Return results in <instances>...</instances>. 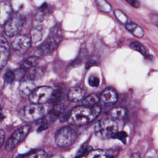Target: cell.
<instances>
[{
	"label": "cell",
	"mask_w": 158,
	"mask_h": 158,
	"mask_svg": "<svg viewBox=\"0 0 158 158\" xmlns=\"http://www.w3.org/2000/svg\"><path fill=\"white\" fill-rule=\"evenodd\" d=\"M88 83L92 87H98L99 85V79L96 76H91L88 79Z\"/></svg>",
	"instance_id": "cell-30"
},
{
	"label": "cell",
	"mask_w": 158,
	"mask_h": 158,
	"mask_svg": "<svg viewBox=\"0 0 158 158\" xmlns=\"http://www.w3.org/2000/svg\"><path fill=\"white\" fill-rule=\"evenodd\" d=\"M5 139V133L3 130H0V149L2 146Z\"/></svg>",
	"instance_id": "cell-34"
},
{
	"label": "cell",
	"mask_w": 158,
	"mask_h": 158,
	"mask_svg": "<svg viewBox=\"0 0 158 158\" xmlns=\"http://www.w3.org/2000/svg\"><path fill=\"white\" fill-rule=\"evenodd\" d=\"M4 80L6 83L11 84L15 81V75L14 71L11 70H7L4 75Z\"/></svg>",
	"instance_id": "cell-27"
},
{
	"label": "cell",
	"mask_w": 158,
	"mask_h": 158,
	"mask_svg": "<svg viewBox=\"0 0 158 158\" xmlns=\"http://www.w3.org/2000/svg\"><path fill=\"white\" fill-rule=\"evenodd\" d=\"M99 101V96L96 94H91L88 95L82 101V104L86 106H93L94 104L98 103Z\"/></svg>",
	"instance_id": "cell-21"
},
{
	"label": "cell",
	"mask_w": 158,
	"mask_h": 158,
	"mask_svg": "<svg viewBox=\"0 0 158 158\" xmlns=\"http://www.w3.org/2000/svg\"><path fill=\"white\" fill-rule=\"evenodd\" d=\"M10 54V47L7 39L0 35V70L2 69L7 63Z\"/></svg>",
	"instance_id": "cell-11"
},
{
	"label": "cell",
	"mask_w": 158,
	"mask_h": 158,
	"mask_svg": "<svg viewBox=\"0 0 158 158\" xmlns=\"http://www.w3.org/2000/svg\"><path fill=\"white\" fill-rule=\"evenodd\" d=\"M77 139L75 131L70 127H64L56 133L55 141L60 147H67L73 144Z\"/></svg>",
	"instance_id": "cell-5"
},
{
	"label": "cell",
	"mask_w": 158,
	"mask_h": 158,
	"mask_svg": "<svg viewBox=\"0 0 158 158\" xmlns=\"http://www.w3.org/2000/svg\"><path fill=\"white\" fill-rule=\"evenodd\" d=\"M98 9L105 13H109L111 10V6L106 0H95Z\"/></svg>",
	"instance_id": "cell-22"
},
{
	"label": "cell",
	"mask_w": 158,
	"mask_h": 158,
	"mask_svg": "<svg viewBox=\"0 0 158 158\" xmlns=\"http://www.w3.org/2000/svg\"><path fill=\"white\" fill-rule=\"evenodd\" d=\"M61 40L62 35L59 28L54 27L51 30L48 38L38 48V54L43 56L51 54L57 48Z\"/></svg>",
	"instance_id": "cell-2"
},
{
	"label": "cell",
	"mask_w": 158,
	"mask_h": 158,
	"mask_svg": "<svg viewBox=\"0 0 158 158\" xmlns=\"http://www.w3.org/2000/svg\"><path fill=\"white\" fill-rule=\"evenodd\" d=\"M25 157H46L47 156V153L43 149H35L33 150L32 152H28L27 155H24Z\"/></svg>",
	"instance_id": "cell-25"
},
{
	"label": "cell",
	"mask_w": 158,
	"mask_h": 158,
	"mask_svg": "<svg viewBox=\"0 0 158 158\" xmlns=\"http://www.w3.org/2000/svg\"><path fill=\"white\" fill-rule=\"evenodd\" d=\"M86 157H91V158L107 157L106 151H103V150H101V149L91 150L86 155Z\"/></svg>",
	"instance_id": "cell-24"
},
{
	"label": "cell",
	"mask_w": 158,
	"mask_h": 158,
	"mask_svg": "<svg viewBox=\"0 0 158 158\" xmlns=\"http://www.w3.org/2000/svg\"><path fill=\"white\" fill-rule=\"evenodd\" d=\"M96 135L102 139L112 138L118 131V125L112 118H103L99 120L94 127Z\"/></svg>",
	"instance_id": "cell-3"
},
{
	"label": "cell",
	"mask_w": 158,
	"mask_h": 158,
	"mask_svg": "<svg viewBox=\"0 0 158 158\" xmlns=\"http://www.w3.org/2000/svg\"><path fill=\"white\" fill-rule=\"evenodd\" d=\"M64 106L62 104H57L41 120V124L38 128V131L47 129L48 126L53 123L62 113Z\"/></svg>",
	"instance_id": "cell-9"
},
{
	"label": "cell",
	"mask_w": 158,
	"mask_h": 158,
	"mask_svg": "<svg viewBox=\"0 0 158 158\" xmlns=\"http://www.w3.org/2000/svg\"><path fill=\"white\" fill-rule=\"evenodd\" d=\"M101 109L99 106H80L73 108L69 112L68 122L73 125H81L89 123L96 118L100 114Z\"/></svg>",
	"instance_id": "cell-1"
},
{
	"label": "cell",
	"mask_w": 158,
	"mask_h": 158,
	"mask_svg": "<svg viewBox=\"0 0 158 158\" xmlns=\"http://www.w3.org/2000/svg\"><path fill=\"white\" fill-rule=\"evenodd\" d=\"M125 28L128 31H130L133 36L136 38H141L144 36V32L143 28L135 23L128 22L125 24Z\"/></svg>",
	"instance_id": "cell-17"
},
{
	"label": "cell",
	"mask_w": 158,
	"mask_h": 158,
	"mask_svg": "<svg viewBox=\"0 0 158 158\" xmlns=\"http://www.w3.org/2000/svg\"><path fill=\"white\" fill-rule=\"evenodd\" d=\"M43 70L41 68L37 67H33L28 70L27 74V79L32 81L39 79L43 75Z\"/></svg>",
	"instance_id": "cell-18"
},
{
	"label": "cell",
	"mask_w": 158,
	"mask_h": 158,
	"mask_svg": "<svg viewBox=\"0 0 158 158\" xmlns=\"http://www.w3.org/2000/svg\"><path fill=\"white\" fill-rule=\"evenodd\" d=\"M26 70L23 69L22 67H20L19 69H17L15 70H14V72L15 75V80L20 81L22 80L26 74Z\"/></svg>",
	"instance_id": "cell-28"
},
{
	"label": "cell",
	"mask_w": 158,
	"mask_h": 158,
	"mask_svg": "<svg viewBox=\"0 0 158 158\" xmlns=\"http://www.w3.org/2000/svg\"><path fill=\"white\" fill-rule=\"evenodd\" d=\"M1 110V104H0V111Z\"/></svg>",
	"instance_id": "cell-36"
},
{
	"label": "cell",
	"mask_w": 158,
	"mask_h": 158,
	"mask_svg": "<svg viewBox=\"0 0 158 158\" xmlns=\"http://www.w3.org/2000/svg\"><path fill=\"white\" fill-rule=\"evenodd\" d=\"M85 94V91L83 88L75 86L70 88L67 93V98L70 101L77 102L82 99Z\"/></svg>",
	"instance_id": "cell-14"
},
{
	"label": "cell",
	"mask_w": 158,
	"mask_h": 158,
	"mask_svg": "<svg viewBox=\"0 0 158 158\" xmlns=\"http://www.w3.org/2000/svg\"><path fill=\"white\" fill-rule=\"evenodd\" d=\"M127 133L125 131H120V132H118L117 131L113 136H112V138H115V139H118L119 140H120L121 141H122V143L123 144H125L127 141Z\"/></svg>",
	"instance_id": "cell-29"
},
{
	"label": "cell",
	"mask_w": 158,
	"mask_h": 158,
	"mask_svg": "<svg viewBox=\"0 0 158 158\" xmlns=\"http://www.w3.org/2000/svg\"><path fill=\"white\" fill-rule=\"evenodd\" d=\"M12 14V7L9 0L0 1V27L4 25Z\"/></svg>",
	"instance_id": "cell-12"
},
{
	"label": "cell",
	"mask_w": 158,
	"mask_h": 158,
	"mask_svg": "<svg viewBox=\"0 0 158 158\" xmlns=\"http://www.w3.org/2000/svg\"><path fill=\"white\" fill-rule=\"evenodd\" d=\"M91 148H92L88 145H86L85 147H83L82 148H81L80 150L78 152L79 154L78 156H77V157H81V156H83L84 154H88L91 150Z\"/></svg>",
	"instance_id": "cell-31"
},
{
	"label": "cell",
	"mask_w": 158,
	"mask_h": 158,
	"mask_svg": "<svg viewBox=\"0 0 158 158\" xmlns=\"http://www.w3.org/2000/svg\"><path fill=\"white\" fill-rule=\"evenodd\" d=\"M130 48H131L132 49L144 55L146 54V48H144V46L141 44L140 43L138 42V41H134L132 42L130 44Z\"/></svg>",
	"instance_id": "cell-26"
},
{
	"label": "cell",
	"mask_w": 158,
	"mask_h": 158,
	"mask_svg": "<svg viewBox=\"0 0 158 158\" xmlns=\"http://www.w3.org/2000/svg\"><path fill=\"white\" fill-rule=\"evenodd\" d=\"M38 60V58L36 56H31L23 60L20 64V67L23 68V69L28 70V69L35 67Z\"/></svg>",
	"instance_id": "cell-19"
},
{
	"label": "cell",
	"mask_w": 158,
	"mask_h": 158,
	"mask_svg": "<svg viewBox=\"0 0 158 158\" xmlns=\"http://www.w3.org/2000/svg\"><path fill=\"white\" fill-rule=\"evenodd\" d=\"M30 129L31 127L27 125L16 130L6 141L5 146L6 149L7 151H10L14 149L26 138L30 131Z\"/></svg>",
	"instance_id": "cell-6"
},
{
	"label": "cell",
	"mask_w": 158,
	"mask_h": 158,
	"mask_svg": "<svg viewBox=\"0 0 158 158\" xmlns=\"http://www.w3.org/2000/svg\"><path fill=\"white\" fill-rule=\"evenodd\" d=\"M43 38L42 30L40 27H35L33 28L30 32V39L32 43H38Z\"/></svg>",
	"instance_id": "cell-20"
},
{
	"label": "cell",
	"mask_w": 158,
	"mask_h": 158,
	"mask_svg": "<svg viewBox=\"0 0 158 158\" xmlns=\"http://www.w3.org/2000/svg\"><path fill=\"white\" fill-rule=\"evenodd\" d=\"M127 114V110L123 107H117L110 110L108 115L110 118L114 120H121L124 118Z\"/></svg>",
	"instance_id": "cell-16"
},
{
	"label": "cell",
	"mask_w": 158,
	"mask_h": 158,
	"mask_svg": "<svg viewBox=\"0 0 158 158\" xmlns=\"http://www.w3.org/2000/svg\"><path fill=\"white\" fill-rule=\"evenodd\" d=\"M114 15L115 19L122 24L125 25L128 22V19L125 13L120 9H115L114 11Z\"/></svg>",
	"instance_id": "cell-23"
},
{
	"label": "cell",
	"mask_w": 158,
	"mask_h": 158,
	"mask_svg": "<svg viewBox=\"0 0 158 158\" xmlns=\"http://www.w3.org/2000/svg\"><path fill=\"white\" fill-rule=\"evenodd\" d=\"M30 37L25 35H17L12 42V47L19 54H25L31 46Z\"/></svg>",
	"instance_id": "cell-10"
},
{
	"label": "cell",
	"mask_w": 158,
	"mask_h": 158,
	"mask_svg": "<svg viewBox=\"0 0 158 158\" xmlns=\"http://www.w3.org/2000/svg\"><path fill=\"white\" fill-rule=\"evenodd\" d=\"M53 89L48 86H42L35 88L29 96L30 101L35 104H43L51 98Z\"/></svg>",
	"instance_id": "cell-8"
},
{
	"label": "cell",
	"mask_w": 158,
	"mask_h": 158,
	"mask_svg": "<svg viewBox=\"0 0 158 158\" xmlns=\"http://www.w3.org/2000/svg\"><path fill=\"white\" fill-rule=\"evenodd\" d=\"M24 23V17L19 13L12 14L11 16L5 24V33L12 37L19 34L22 28Z\"/></svg>",
	"instance_id": "cell-7"
},
{
	"label": "cell",
	"mask_w": 158,
	"mask_h": 158,
	"mask_svg": "<svg viewBox=\"0 0 158 158\" xmlns=\"http://www.w3.org/2000/svg\"><path fill=\"white\" fill-rule=\"evenodd\" d=\"M117 99L118 96L116 91L111 88L104 89L101 95V101L106 105L115 104L117 101Z\"/></svg>",
	"instance_id": "cell-13"
},
{
	"label": "cell",
	"mask_w": 158,
	"mask_h": 158,
	"mask_svg": "<svg viewBox=\"0 0 158 158\" xmlns=\"http://www.w3.org/2000/svg\"><path fill=\"white\" fill-rule=\"evenodd\" d=\"M130 5L135 8L139 7L141 4L138 0H125Z\"/></svg>",
	"instance_id": "cell-33"
},
{
	"label": "cell",
	"mask_w": 158,
	"mask_h": 158,
	"mask_svg": "<svg viewBox=\"0 0 158 158\" xmlns=\"http://www.w3.org/2000/svg\"><path fill=\"white\" fill-rule=\"evenodd\" d=\"M35 88L34 81L26 79L21 83L19 86V92L22 97L25 98L30 96Z\"/></svg>",
	"instance_id": "cell-15"
},
{
	"label": "cell",
	"mask_w": 158,
	"mask_h": 158,
	"mask_svg": "<svg viewBox=\"0 0 158 158\" xmlns=\"http://www.w3.org/2000/svg\"><path fill=\"white\" fill-rule=\"evenodd\" d=\"M96 62H94V61L93 60H89V61L86 64V65H85V68H86V69H89V67H91V66H93V65H96Z\"/></svg>",
	"instance_id": "cell-35"
},
{
	"label": "cell",
	"mask_w": 158,
	"mask_h": 158,
	"mask_svg": "<svg viewBox=\"0 0 158 158\" xmlns=\"http://www.w3.org/2000/svg\"><path fill=\"white\" fill-rule=\"evenodd\" d=\"M149 17L151 22L158 27V14L151 13L149 15Z\"/></svg>",
	"instance_id": "cell-32"
},
{
	"label": "cell",
	"mask_w": 158,
	"mask_h": 158,
	"mask_svg": "<svg viewBox=\"0 0 158 158\" xmlns=\"http://www.w3.org/2000/svg\"><path fill=\"white\" fill-rule=\"evenodd\" d=\"M44 109L40 104L32 103L25 105L19 111L20 118L26 122H31L43 117Z\"/></svg>",
	"instance_id": "cell-4"
}]
</instances>
